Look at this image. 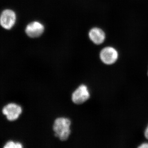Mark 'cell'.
I'll list each match as a JSON object with an SVG mask.
<instances>
[{"instance_id":"7","label":"cell","mask_w":148,"mask_h":148,"mask_svg":"<svg viewBox=\"0 0 148 148\" xmlns=\"http://www.w3.org/2000/svg\"><path fill=\"white\" fill-rule=\"evenodd\" d=\"M89 37L95 44L100 45L103 43L106 39V34L100 28H93L89 32Z\"/></svg>"},{"instance_id":"1","label":"cell","mask_w":148,"mask_h":148,"mask_svg":"<svg viewBox=\"0 0 148 148\" xmlns=\"http://www.w3.org/2000/svg\"><path fill=\"white\" fill-rule=\"evenodd\" d=\"M71 122L68 118L60 117L56 119L53 125L54 135L62 141L69 139L71 135L70 129Z\"/></svg>"},{"instance_id":"9","label":"cell","mask_w":148,"mask_h":148,"mask_svg":"<svg viewBox=\"0 0 148 148\" xmlns=\"http://www.w3.org/2000/svg\"><path fill=\"white\" fill-rule=\"evenodd\" d=\"M138 148H148V142H144L141 143L138 146Z\"/></svg>"},{"instance_id":"8","label":"cell","mask_w":148,"mask_h":148,"mask_svg":"<svg viewBox=\"0 0 148 148\" xmlns=\"http://www.w3.org/2000/svg\"><path fill=\"white\" fill-rule=\"evenodd\" d=\"M23 147L22 145L20 143H15L12 141L8 142L5 146L4 147L5 148H21Z\"/></svg>"},{"instance_id":"4","label":"cell","mask_w":148,"mask_h":148,"mask_svg":"<svg viewBox=\"0 0 148 148\" xmlns=\"http://www.w3.org/2000/svg\"><path fill=\"white\" fill-rule=\"evenodd\" d=\"M90 97V92L87 86L85 85L82 84L73 92L72 100L75 104L80 105L86 102Z\"/></svg>"},{"instance_id":"5","label":"cell","mask_w":148,"mask_h":148,"mask_svg":"<svg viewBox=\"0 0 148 148\" xmlns=\"http://www.w3.org/2000/svg\"><path fill=\"white\" fill-rule=\"evenodd\" d=\"M22 108L20 106L15 103H10L4 107L3 113L6 116L7 118L9 121L17 119L22 113Z\"/></svg>"},{"instance_id":"11","label":"cell","mask_w":148,"mask_h":148,"mask_svg":"<svg viewBox=\"0 0 148 148\" xmlns=\"http://www.w3.org/2000/svg\"><path fill=\"white\" fill-rule=\"evenodd\" d=\"M147 77H148V69L147 70Z\"/></svg>"},{"instance_id":"3","label":"cell","mask_w":148,"mask_h":148,"mask_svg":"<svg viewBox=\"0 0 148 148\" xmlns=\"http://www.w3.org/2000/svg\"><path fill=\"white\" fill-rule=\"evenodd\" d=\"M100 57L103 64L112 65L114 64L118 59L119 53L114 47H107L101 51Z\"/></svg>"},{"instance_id":"10","label":"cell","mask_w":148,"mask_h":148,"mask_svg":"<svg viewBox=\"0 0 148 148\" xmlns=\"http://www.w3.org/2000/svg\"><path fill=\"white\" fill-rule=\"evenodd\" d=\"M144 135L146 140H148V123L144 130Z\"/></svg>"},{"instance_id":"6","label":"cell","mask_w":148,"mask_h":148,"mask_svg":"<svg viewBox=\"0 0 148 148\" xmlns=\"http://www.w3.org/2000/svg\"><path fill=\"white\" fill-rule=\"evenodd\" d=\"M44 31V27L38 21H34L27 25L25 29L26 34L29 37L37 38L42 34Z\"/></svg>"},{"instance_id":"2","label":"cell","mask_w":148,"mask_h":148,"mask_svg":"<svg viewBox=\"0 0 148 148\" xmlns=\"http://www.w3.org/2000/svg\"><path fill=\"white\" fill-rule=\"evenodd\" d=\"M16 16L12 10H4L0 14V25L5 30H10L16 23Z\"/></svg>"}]
</instances>
